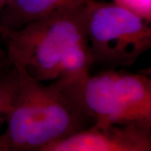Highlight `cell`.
<instances>
[{
  "instance_id": "cell-2",
  "label": "cell",
  "mask_w": 151,
  "mask_h": 151,
  "mask_svg": "<svg viewBox=\"0 0 151 151\" xmlns=\"http://www.w3.org/2000/svg\"><path fill=\"white\" fill-rule=\"evenodd\" d=\"M19 71L21 80L7 127L0 134V151H43L93 124L55 82L46 85Z\"/></svg>"
},
{
  "instance_id": "cell-3",
  "label": "cell",
  "mask_w": 151,
  "mask_h": 151,
  "mask_svg": "<svg viewBox=\"0 0 151 151\" xmlns=\"http://www.w3.org/2000/svg\"><path fill=\"white\" fill-rule=\"evenodd\" d=\"M53 82L93 124L151 128V78L147 75L108 69L74 81Z\"/></svg>"
},
{
  "instance_id": "cell-6",
  "label": "cell",
  "mask_w": 151,
  "mask_h": 151,
  "mask_svg": "<svg viewBox=\"0 0 151 151\" xmlns=\"http://www.w3.org/2000/svg\"><path fill=\"white\" fill-rule=\"evenodd\" d=\"M86 0H8L0 11V25L20 29L55 11L78 5Z\"/></svg>"
},
{
  "instance_id": "cell-5",
  "label": "cell",
  "mask_w": 151,
  "mask_h": 151,
  "mask_svg": "<svg viewBox=\"0 0 151 151\" xmlns=\"http://www.w3.org/2000/svg\"><path fill=\"white\" fill-rule=\"evenodd\" d=\"M151 128L137 124H93L50 145L43 151H150Z\"/></svg>"
},
{
  "instance_id": "cell-4",
  "label": "cell",
  "mask_w": 151,
  "mask_h": 151,
  "mask_svg": "<svg viewBox=\"0 0 151 151\" xmlns=\"http://www.w3.org/2000/svg\"><path fill=\"white\" fill-rule=\"evenodd\" d=\"M92 65L129 67L151 47L150 23L109 1L86 0Z\"/></svg>"
},
{
  "instance_id": "cell-1",
  "label": "cell",
  "mask_w": 151,
  "mask_h": 151,
  "mask_svg": "<svg viewBox=\"0 0 151 151\" xmlns=\"http://www.w3.org/2000/svg\"><path fill=\"white\" fill-rule=\"evenodd\" d=\"M86 0L28 23L18 29L0 25L9 58L39 81H74L90 75Z\"/></svg>"
},
{
  "instance_id": "cell-7",
  "label": "cell",
  "mask_w": 151,
  "mask_h": 151,
  "mask_svg": "<svg viewBox=\"0 0 151 151\" xmlns=\"http://www.w3.org/2000/svg\"><path fill=\"white\" fill-rule=\"evenodd\" d=\"M20 80L21 75L16 67L0 78V130L12 110Z\"/></svg>"
},
{
  "instance_id": "cell-10",
  "label": "cell",
  "mask_w": 151,
  "mask_h": 151,
  "mask_svg": "<svg viewBox=\"0 0 151 151\" xmlns=\"http://www.w3.org/2000/svg\"><path fill=\"white\" fill-rule=\"evenodd\" d=\"M7 1H8V0H0V11L3 9V7L4 6V4H5Z\"/></svg>"
},
{
  "instance_id": "cell-8",
  "label": "cell",
  "mask_w": 151,
  "mask_h": 151,
  "mask_svg": "<svg viewBox=\"0 0 151 151\" xmlns=\"http://www.w3.org/2000/svg\"><path fill=\"white\" fill-rule=\"evenodd\" d=\"M109 2L120 6L151 23V0H109Z\"/></svg>"
},
{
  "instance_id": "cell-9",
  "label": "cell",
  "mask_w": 151,
  "mask_h": 151,
  "mask_svg": "<svg viewBox=\"0 0 151 151\" xmlns=\"http://www.w3.org/2000/svg\"><path fill=\"white\" fill-rule=\"evenodd\" d=\"M14 67L5 49L0 48V78L9 73Z\"/></svg>"
}]
</instances>
